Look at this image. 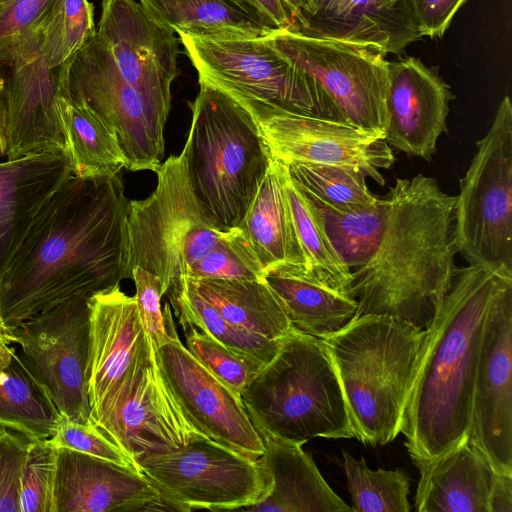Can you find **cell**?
I'll return each instance as SVG.
<instances>
[{
    "label": "cell",
    "mask_w": 512,
    "mask_h": 512,
    "mask_svg": "<svg viewBox=\"0 0 512 512\" xmlns=\"http://www.w3.org/2000/svg\"><path fill=\"white\" fill-rule=\"evenodd\" d=\"M130 201L120 173L72 175L43 204L0 274V329L132 278Z\"/></svg>",
    "instance_id": "1"
},
{
    "label": "cell",
    "mask_w": 512,
    "mask_h": 512,
    "mask_svg": "<svg viewBox=\"0 0 512 512\" xmlns=\"http://www.w3.org/2000/svg\"><path fill=\"white\" fill-rule=\"evenodd\" d=\"M379 230L349 265L357 317L388 315L426 330L455 271L456 196L418 174L382 197Z\"/></svg>",
    "instance_id": "2"
},
{
    "label": "cell",
    "mask_w": 512,
    "mask_h": 512,
    "mask_svg": "<svg viewBox=\"0 0 512 512\" xmlns=\"http://www.w3.org/2000/svg\"><path fill=\"white\" fill-rule=\"evenodd\" d=\"M505 269L456 267L426 329L400 433L412 459L431 460L467 438L486 315Z\"/></svg>",
    "instance_id": "3"
},
{
    "label": "cell",
    "mask_w": 512,
    "mask_h": 512,
    "mask_svg": "<svg viewBox=\"0 0 512 512\" xmlns=\"http://www.w3.org/2000/svg\"><path fill=\"white\" fill-rule=\"evenodd\" d=\"M182 152L204 220L228 232L244 221L273 158L254 118L220 90L199 82Z\"/></svg>",
    "instance_id": "4"
},
{
    "label": "cell",
    "mask_w": 512,
    "mask_h": 512,
    "mask_svg": "<svg viewBox=\"0 0 512 512\" xmlns=\"http://www.w3.org/2000/svg\"><path fill=\"white\" fill-rule=\"evenodd\" d=\"M425 335L396 317L364 315L323 339L360 442L384 445L400 433Z\"/></svg>",
    "instance_id": "5"
},
{
    "label": "cell",
    "mask_w": 512,
    "mask_h": 512,
    "mask_svg": "<svg viewBox=\"0 0 512 512\" xmlns=\"http://www.w3.org/2000/svg\"><path fill=\"white\" fill-rule=\"evenodd\" d=\"M258 432L304 444L355 438L331 353L323 339L290 332L241 393Z\"/></svg>",
    "instance_id": "6"
},
{
    "label": "cell",
    "mask_w": 512,
    "mask_h": 512,
    "mask_svg": "<svg viewBox=\"0 0 512 512\" xmlns=\"http://www.w3.org/2000/svg\"><path fill=\"white\" fill-rule=\"evenodd\" d=\"M178 37L199 82L231 97L257 124L283 113L341 120L321 86L277 50L268 36Z\"/></svg>",
    "instance_id": "7"
},
{
    "label": "cell",
    "mask_w": 512,
    "mask_h": 512,
    "mask_svg": "<svg viewBox=\"0 0 512 512\" xmlns=\"http://www.w3.org/2000/svg\"><path fill=\"white\" fill-rule=\"evenodd\" d=\"M157 186L143 200L130 201L128 215L131 271L140 267L159 277L164 296L192 264L222 239L203 218L192 191L184 153L160 165Z\"/></svg>",
    "instance_id": "8"
},
{
    "label": "cell",
    "mask_w": 512,
    "mask_h": 512,
    "mask_svg": "<svg viewBox=\"0 0 512 512\" xmlns=\"http://www.w3.org/2000/svg\"><path fill=\"white\" fill-rule=\"evenodd\" d=\"M476 147L459 179L454 208L457 250L471 265L512 271V104L508 96Z\"/></svg>",
    "instance_id": "9"
},
{
    "label": "cell",
    "mask_w": 512,
    "mask_h": 512,
    "mask_svg": "<svg viewBox=\"0 0 512 512\" xmlns=\"http://www.w3.org/2000/svg\"><path fill=\"white\" fill-rule=\"evenodd\" d=\"M138 470L173 510H242L271 491L269 474L257 459L205 435L184 447L143 456Z\"/></svg>",
    "instance_id": "10"
},
{
    "label": "cell",
    "mask_w": 512,
    "mask_h": 512,
    "mask_svg": "<svg viewBox=\"0 0 512 512\" xmlns=\"http://www.w3.org/2000/svg\"><path fill=\"white\" fill-rule=\"evenodd\" d=\"M67 94L89 107L116 136L128 170L156 172L165 153L169 113L127 83L95 35L61 65Z\"/></svg>",
    "instance_id": "11"
},
{
    "label": "cell",
    "mask_w": 512,
    "mask_h": 512,
    "mask_svg": "<svg viewBox=\"0 0 512 512\" xmlns=\"http://www.w3.org/2000/svg\"><path fill=\"white\" fill-rule=\"evenodd\" d=\"M268 39L321 86L341 120L385 139L388 127L385 55L298 29L276 31Z\"/></svg>",
    "instance_id": "12"
},
{
    "label": "cell",
    "mask_w": 512,
    "mask_h": 512,
    "mask_svg": "<svg viewBox=\"0 0 512 512\" xmlns=\"http://www.w3.org/2000/svg\"><path fill=\"white\" fill-rule=\"evenodd\" d=\"M88 296H74L2 330L21 347V359L61 416L89 424L87 370L90 347Z\"/></svg>",
    "instance_id": "13"
},
{
    "label": "cell",
    "mask_w": 512,
    "mask_h": 512,
    "mask_svg": "<svg viewBox=\"0 0 512 512\" xmlns=\"http://www.w3.org/2000/svg\"><path fill=\"white\" fill-rule=\"evenodd\" d=\"M468 444L494 472L512 475V274H503L484 322Z\"/></svg>",
    "instance_id": "14"
},
{
    "label": "cell",
    "mask_w": 512,
    "mask_h": 512,
    "mask_svg": "<svg viewBox=\"0 0 512 512\" xmlns=\"http://www.w3.org/2000/svg\"><path fill=\"white\" fill-rule=\"evenodd\" d=\"M90 423L135 465L143 456L184 447L203 435L170 392L155 354L136 377L91 415Z\"/></svg>",
    "instance_id": "15"
},
{
    "label": "cell",
    "mask_w": 512,
    "mask_h": 512,
    "mask_svg": "<svg viewBox=\"0 0 512 512\" xmlns=\"http://www.w3.org/2000/svg\"><path fill=\"white\" fill-rule=\"evenodd\" d=\"M160 373L185 417L203 435L253 459L264 452L242 398L174 339L155 350Z\"/></svg>",
    "instance_id": "16"
},
{
    "label": "cell",
    "mask_w": 512,
    "mask_h": 512,
    "mask_svg": "<svg viewBox=\"0 0 512 512\" xmlns=\"http://www.w3.org/2000/svg\"><path fill=\"white\" fill-rule=\"evenodd\" d=\"M96 35L121 77L169 113L171 86L178 75V35L135 0H102Z\"/></svg>",
    "instance_id": "17"
},
{
    "label": "cell",
    "mask_w": 512,
    "mask_h": 512,
    "mask_svg": "<svg viewBox=\"0 0 512 512\" xmlns=\"http://www.w3.org/2000/svg\"><path fill=\"white\" fill-rule=\"evenodd\" d=\"M276 160L359 169L379 185L395 162L384 138L327 117L283 113L258 124Z\"/></svg>",
    "instance_id": "18"
},
{
    "label": "cell",
    "mask_w": 512,
    "mask_h": 512,
    "mask_svg": "<svg viewBox=\"0 0 512 512\" xmlns=\"http://www.w3.org/2000/svg\"><path fill=\"white\" fill-rule=\"evenodd\" d=\"M90 347L87 370L91 415L152 360L155 350L142 325L135 296L120 286L88 298Z\"/></svg>",
    "instance_id": "19"
},
{
    "label": "cell",
    "mask_w": 512,
    "mask_h": 512,
    "mask_svg": "<svg viewBox=\"0 0 512 512\" xmlns=\"http://www.w3.org/2000/svg\"><path fill=\"white\" fill-rule=\"evenodd\" d=\"M0 63L7 110V159L69 152L58 102L64 88L61 66L46 68L40 50L27 59Z\"/></svg>",
    "instance_id": "20"
},
{
    "label": "cell",
    "mask_w": 512,
    "mask_h": 512,
    "mask_svg": "<svg viewBox=\"0 0 512 512\" xmlns=\"http://www.w3.org/2000/svg\"><path fill=\"white\" fill-rule=\"evenodd\" d=\"M449 85L420 59L388 61L385 141L409 157L431 161L437 140L447 133Z\"/></svg>",
    "instance_id": "21"
},
{
    "label": "cell",
    "mask_w": 512,
    "mask_h": 512,
    "mask_svg": "<svg viewBox=\"0 0 512 512\" xmlns=\"http://www.w3.org/2000/svg\"><path fill=\"white\" fill-rule=\"evenodd\" d=\"M160 501L141 472L57 447L53 512L147 511Z\"/></svg>",
    "instance_id": "22"
},
{
    "label": "cell",
    "mask_w": 512,
    "mask_h": 512,
    "mask_svg": "<svg viewBox=\"0 0 512 512\" xmlns=\"http://www.w3.org/2000/svg\"><path fill=\"white\" fill-rule=\"evenodd\" d=\"M298 30L399 55L421 38L409 0H320Z\"/></svg>",
    "instance_id": "23"
},
{
    "label": "cell",
    "mask_w": 512,
    "mask_h": 512,
    "mask_svg": "<svg viewBox=\"0 0 512 512\" xmlns=\"http://www.w3.org/2000/svg\"><path fill=\"white\" fill-rule=\"evenodd\" d=\"M72 175L68 151L43 152L0 162V274L37 212Z\"/></svg>",
    "instance_id": "24"
},
{
    "label": "cell",
    "mask_w": 512,
    "mask_h": 512,
    "mask_svg": "<svg viewBox=\"0 0 512 512\" xmlns=\"http://www.w3.org/2000/svg\"><path fill=\"white\" fill-rule=\"evenodd\" d=\"M264 452L258 464L272 481L270 493L244 511L345 512L353 511L326 483L302 444L258 432Z\"/></svg>",
    "instance_id": "25"
},
{
    "label": "cell",
    "mask_w": 512,
    "mask_h": 512,
    "mask_svg": "<svg viewBox=\"0 0 512 512\" xmlns=\"http://www.w3.org/2000/svg\"><path fill=\"white\" fill-rule=\"evenodd\" d=\"M420 472L418 512H489L494 470L467 442L431 460H414Z\"/></svg>",
    "instance_id": "26"
},
{
    "label": "cell",
    "mask_w": 512,
    "mask_h": 512,
    "mask_svg": "<svg viewBox=\"0 0 512 512\" xmlns=\"http://www.w3.org/2000/svg\"><path fill=\"white\" fill-rule=\"evenodd\" d=\"M264 278L280 300L294 329L328 338L357 317L358 303L352 292L330 284L304 266L279 264Z\"/></svg>",
    "instance_id": "27"
},
{
    "label": "cell",
    "mask_w": 512,
    "mask_h": 512,
    "mask_svg": "<svg viewBox=\"0 0 512 512\" xmlns=\"http://www.w3.org/2000/svg\"><path fill=\"white\" fill-rule=\"evenodd\" d=\"M238 230L260 263L264 274L279 264L305 267V256L283 190L279 162L275 158H272Z\"/></svg>",
    "instance_id": "28"
},
{
    "label": "cell",
    "mask_w": 512,
    "mask_h": 512,
    "mask_svg": "<svg viewBox=\"0 0 512 512\" xmlns=\"http://www.w3.org/2000/svg\"><path fill=\"white\" fill-rule=\"evenodd\" d=\"M192 280V279H191ZM197 292L229 323L273 341L294 330L265 278L192 280Z\"/></svg>",
    "instance_id": "29"
},
{
    "label": "cell",
    "mask_w": 512,
    "mask_h": 512,
    "mask_svg": "<svg viewBox=\"0 0 512 512\" xmlns=\"http://www.w3.org/2000/svg\"><path fill=\"white\" fill-rule=\"evenodd\" d=\"M0 329V426L31 439L50 438L61 415Z\"/></svg>",
    "instance_id": "30"
},
{
    "label": "cell",
    "mask_w": 512,
    "mask_h": 512,
    "mask_svg": "<svg viewBox=\"0 0 512 512\" xmlns=\"http://www.w3.org/2000/svg\"><path fill=\"white\" fill-rule=\"evenodd\" d=\"M160 25L175 34L205 38L263 37L272 34L238 0H138Z\"/></svg>",
    "instance_id": "31"
},
{
    "label": "cell",
    "mask_w": 512,
    "mask_h": 512,
    "mask_svg": "<svg viewBox=\"0 0 512 512\" xmlns=\"http://www.w3.org/2000/svg\"><path fill=\"white\" fill-rule=\"evenodd\" d=\"M58 102L73 175L94 177L120 173L126 159L114 133L89 107L71 99L65 87Z\"/></svg>",
    "instance_id": "32"
},
{
    "label": "cell",
    "mask_w": 512,
    "mask_h": 512,
    "mask_svg": "<svg viewBox=\"0 0 512 512\" xmlns=\"http://www.w3.org/2000/svg\"><path fill=\"white\" fill-rule=\"evenodd\" d=\"M278 162L283 190L305 256V270L351 291L350 270L333 246L321 212L290 176L287 165Z\"/></svg>",
    "instance_id": "33"
},
{
    "label": "cell",
    "mask_w": 512,
    "mask_h": 512,
    "mask_svg": "<svg viewBox=\"0 0 512 512\" xmlns=\"http://www.w3.org/2000/svg\"><path fill=\"white\" fill-rule=\"evenodd\" d=\"M169 290L183 329L197 328L232 351L263 365L277 353L283 339L269 340L229 323L197 292L190 278L181 277Z\"/></svg>",
    "instance_id": "34"
},
{
    "label": "cell",
    "mask_w": 512,
    "mask_h": 512,
    "mask_svg": "<svg viewBox=\"0 0 512 512\" xmlns=\"http://www.w3.org/2000/svg\"><path fill=\"white\" fill-rule=\"evenodd\" d=\"M290 176L319 207L337 213H354L375 204L378 197L366 184V174L356 168L292 162Z\"/></svg>",
    "instance_id": "35"
},
{
    "label": "cell",
    "mask_w": 512,
    "mask_h": 512,
    "mask_svg": "<svg viewBox=\"0 0 512 512\" xmlns=\"http://www.w3.org/2000/svg\"><path fill=\"white\" fill-rule=\"evenodd\" d=\"M37 35L46 68L60 67L96 35L93 4L88 0H54Z\"/></svg>",
    "instance_id": "36"
},
{
    "label": "cell",
    "mask_w": 512,
    "mask_h": 512,
    "mask_svg": "<svg viewBox=\"0 0 512 512\" xmlns=\"http://www.w3.org/2000/svg\"><path fill=\"white\" fill-rule=\"evenodd\" d=\"M344 471L357 512H409L410 478L402 469H370L363 457L355 459L346 451Z\"/></svg>",
    "instance_id": "37"
},
{
    "label": "cell",
    "mask_w": 512,
    "mask_h": 512,
    "mask_svg": "<svg viewBox=\"0 0 512 512\" xmlns=\"http://www.w3.org/2000/svg\"><path fill=\"white\" fill-rule=\"evenodd\" d=\"M54 0H6L0 3V62L25 59L39 50L37 31Z\"/></svg>",
    "instance_id": "38"
},
{
    "label": "cell",
    "mask_w": 512,
    "mask_h": 512,
    "mask_svg": "<svg viewBox=\"0 0 512 512\" xmlns=\"http://www.w3.org/2000/svg\"><path fill=\"white\" fill-rule=\"evenodd\" d=\"M186 348L211 373L241 396L251 379L264 366L227 348L208 334L189 327Z\"/></svg>",
    "instance_id": "39"
},
{
    "label": "cell",
    "mask_w": 512,
    "mask_h": 512,
    "mask_svg": "<svg viewBox=\"0 0 512 512\" xmlns=\"http://www.w3.org/2000/svg\"><path fill=\"white\" fill-rule=\"evenodd\" d=\"M57 447L50 438L32 439L20 485V512H53Z\"/></svg>",
    "instance_id": "40"
},
{
    "label": "cell",
    "mask_w": 512,
    "mask_h": 512,
    "mask_svg": "<svg viewBox=\"0 0 512 512\" xmlns=\"http://www.w3.org/2000/svg\"><path fill=\"white\" fill-rule=\"evenodd\" d=\"M31 441L0 426V512H20L21 476Z\"/></svg>",
    "instance_id": "41"
},
{
    "label": "cell",
    "mask_w": 512,
    "mask_h": 512,
    "mask_svg": "<svg viewBox=\"0 0 512 512\" xmlns=\"http://www.w3.org/2000/svg\"><path fill=\"white\" fill-rule=\"evenodd\" d=\"M50 440L56 447L68 448L139 471L137 466L92 423H76L61 416Z\"/></svg>",
    "instance_id": "42"
},
{
    "label": "cell",
    "mask_w": 512,
    "mask_h": 512,
    "mask_svg": "<svg viewBox=\"0 0 512 512\" xmlns=\"http://www.w3.org/2000/svg\"><path fill=\"white\" fill-rule=\"evenodd\" d=\"M132 279L136 287L138 313L154 350L177 339V333L167 330L164 314L161 310V283L159 277L140 268L132 270Z\"/></svg>",
    "instance_id": "43"
},
{
    "label": "cell",
    "mask_w": 512,
    "mask_h": 512,
    "mask_svg": "<svg viewBox=\"0 0 512 512\" xmlns=\"http://www.w3.org/2000/svg\"><path fill=\"white\" fill-rule=\"evenodd\" d=\"M466 0H409L421 36L442 37Z\"/></svg>",
    "instance_id": "44"
},
{
    "label": "cell",
    "mask_w": 512,
    "mask_h": 512,
    "mask_svg": "<svg viewBox=\"0 0 512 512\" xmlns=\"http://www.w3.org/2000/svg\"><path fill=\"white\" fill-rule=\"evenodd\" d=\"M245 11L270 32L294 29L295 24L281 0H238Z\"/></svg>",
    "instance_id": "45"
},
{
    "label": "cell",
    "mask_w": 512,
    "mask_h": 512,
    "mask_svg": "<svg viewBox=\"0 0 512 512\" xmlns=\"http://www.w3.org/2000/svg\"><path fill=\"white\" fill-rule=\"evenodd\" d=\"M489 512H512V475L494 472L490 494Z\"/></svg>",
    "instance_id": "46"
},
{
    "label": "cell",
    "mask_w": 512,
    "mask_h": 512,
    "mask_svg": "<svg viewBox=\"0 0 512 512\" xmlns=\"http://www.w3.org/2000/svg\"><path fill=\"white\" fill-rule=\"evenodd\" d=\"M281 2L294 21V29H299L309 17L316 13L320 0H281Z\"/></svg>",
    "instance_id": "47"
},
{
    "label": "cell",
    "mask_w": 512,
    "mask_h": 512,
    "mask_svg": "<svg viewBox=\"0 0 512 512\" xmlns=\"http://www.w3.org/2000/svg\"><path fill=\"white\" fill-rule=\"evenodd\" d=\"M6 98L4 89V74L0 63V157L6 152Z\"/></svg>",
    "instance_id": "48"
},
{
    "label": "cell",
    "mask_w": 512,
    "mask_h": 512,
    "mask_svg": "<svg viewBox=\"0 0 512 512\" xmlns=\"http://www.w3.org/2000/svg\"><path fill=\"white\" fill-rule=\"evenodd\" d=\"M4 1H6V0H0V3L4 2Z\"/></svg>",
    "instance_id": "49"
}]
</instances>
